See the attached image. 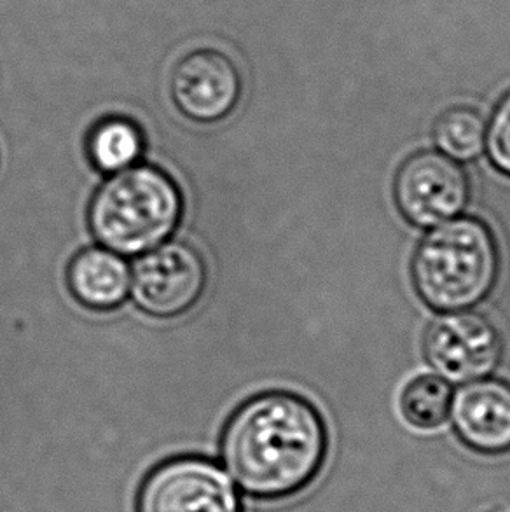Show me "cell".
<instances>
[{
	"instance_id": "obj_1",
	"label": "cell",
	"mask_w": 510,
	"mask_h": 512,
	"mask_svg": "<svg viewBox=\"0 0 510 512\" xmlns=\"http://www.w3.org/2000/svg\"><path fill=\"white\" fill-rule=\"evenodd\" d=\"M329 448L320 409L287 390L243 402L221 439L222 464L240 490L259 502H282L306 492L324 472Z\"/></svg>"
},
{
	"instance_id": "obj_2",
	"label": "cell",
	"mask_w": 510,
	"mask_h": 512,
	"mask_svg": "<svg viewBox=\"0 0 510 512\" xmlns=\"http://www.w3.org/2000/svg\"><path fill=\"white\" fill-rule=\"evenodd\" d=\"M502 275V250L488 222L458 215L430 228L411 257L416 296L432 312L470 310L490 298Z\"/></svg>"
},
{
	"instance_id": "obj_3",
	"label": "cell",
	"mask_w": 510,
	"mask_h": 512,
	"mask_svg": "<svg viewBox=\"0 0 510 512\" xmlns=\"http://www.w3.org/2000/svg\"><path fill=\"white\" fill-rule=\"evenodd\" d=\"M184 212L177 182L152 165L112 173L91 198L93 236L119 256H140L175 233Z\"/></svg>"
},
{
	"instance_id": "obj_4",
	"label": "cell",
	"mask_w": 510,
	"mask_h": 512,
	"mask_svg": "<svg viewBox=\"0 0 510 512\" xmlns=\"http://www.w3.org/2000/svg\"><path fill=\"white\" fill-rule=\"evenodd\" d=\"M393 203L413 228L430 229L451 221L469 205V173L434 149L409 154L393 177Z\"/></svg>"
},
{
	"instance_id": "obj_5",
	"label": "cell",
	"mask_w": 510,
	"mask_h": 512,
	"mask_svg": "<svg viewBox=\"0 0 510 512\" xmlns=\"http://www.w3.org/2000/svg\"><path fill=\"white\" fill-rule=\"evenodd\" d=\"M135 512H245L226 472L210 458L184 455L152 467L138 486Z\"/></svg>"
},
{
	"instance_id": "obj_6",
	"label": "cell",
	"mask_w": 510,
	"mask_h": 512,
	"mask_svg": "<svg viewBox=\"0 0 510 512\" xmlns=\"http://www.w3.org/2000/svg\"><path fill=\"white\" fill-rule=\"evenodd\" d=\"M504 336L493 320L472 310L441 313L423 334L428 366L449 383L488 378L502 364Z\"/></svg>"
},
{
	"instance_id": "obj_7",
	"label": "cell",
	"mask_w": 510,
	"mask_h": 512,
	"mask_svg": "<svg viewBox=\"0 0 510 512\" xmlns=\"http://www.w3.org/2000/svg\"><path fill=\"white\" fill-rule=\"evenodd\" d=\"M207 264L189 243L168 242L140 254L131 268L135 305L156 319L189 312L207 287Z\"/></svg>"
},
{
	"instance_id": "obj_8",
	"label": "cell",
	"mask_w": 510,
	"mask_h": 512,
	"mask_svg": "<svg viewBox=\"0 0 510 512\" xmlns=\"http://www.w3.org/2000/svg\"><path fill=\"white\" fill-rule=\"evenodd\" d=\"M242 86L240 70L219 49H196L184 56L170 79L173 104L196 123L228 118L240 102Z\"/></svg>"
},
{
	"instance_id": "obj_9",
	"label": "cell",
	"mask_w": 510,
	"mask_h": 512,
	"mask_svg": "<svg viewBox=\"0 0 510 512\" xmlns=\"http://www.w3.org/2000/svg\"><path fill=\"white\" fill-rule=\"evenodd\" d=\"M456 439L472 453L504 457L510 453V381L481 378L465 383L451 404Z\"/></svg>"
},
{
	"instance_id": "obj_10",
	"label": "cell",
	"mask_w": 510,
	"mask_h": 512,
	"mask_svg": "<svg viewBox=\"0 0 510 512\" xmlns=\"http://www.w3.org/2000/svg\"><path fill=\"white\" fill-rule=\"evenodd\" d=\"M67 284L79 305L109 312L123 305L130 294V266L112 250L90 247L70 261Z\"/></svg>"
},
{
	"instance_id": "obj_11",
	"label": "cell",
	"mask_w": 510,
	"mask_h": 512,
	"mask_svg": "<svg viewBox=\"0 0 510 512\" xmlns=\"http://www.w3.org/2000/svg\"><path fill=\"white\" fill-rule=\"evenodd\" d=\"M144 151V132L128 118L102 119L88 135V156L93 167L102 173L112 175L137 165Z\"/></svg>"
},
{
	"instance_id": "obj_12",
	"label": "cell",
	"mask_w": 510,
	"mask_h": 512,
	"mask_svg": "<svg viewBox=\"0 0 510 512\" xmlns=\"http://www.w3.org/2000/svg\"><path fill=\"white\" fill-rule=\"evenodd\" d=\"M434 142L442 154L458 163L476 161L486 144V121L470 105H453L434 123Z\"/></svg>"
},
{
	"instance_id": "obj_13",
	"label": "cell",
	"mask_w": 510,
	"mask_h": 512,
	"mask_svg": "<svg viewBox=\"0 0 510 512\" xmlns=\"http://www.w3.org/2000/svg\"><path fill=\"white\" fill-rule=\"evenodd\" d=\"M453 395L449 381L437 374H421L402 388L400 413L413 429H439L448 422Z\"/></svg>"
},
{
	"instance_id": "obj_14",
	"label": "cell",
	"mask_w": 510,
	"mask_h": 512,
	"mask_svg": "<svg viewBox=\"0 0 510 512\" xmlns=\"http://www.w3.org/2000/svg\"><path fill=\"white\" fill-rule=\"evenodd\" d=\"M484 149L493 170L510 179V90L491 112Z\"/></svg>"
}]
</instances>
